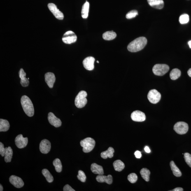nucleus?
Masks as SVG:
<instances>
[{
    "label": "nucleus",
    "mask_w": 191,
    "mask_h": 191,
    "mask_svg": "<svg viewBox=\"0 0 191 191\" xmlns=\"http://www.w3.org/2000/svg\"><path fill=\"white\" fill-rule=\"evenodd\" d=\"M147 42V39L145 37H140L129 43L127 46V49L131 52H139L145 48Z\"/></svg>",
    "instance_id": "nucleus-1"
},
{
    "label": "nucleus",
    "mask_w": 191,
    "mask_h": 191,
    "mask_svg": "<svg viewBox=\"0 0 191 191\" xmlns=\"http://www.w3.org/2000/svg\"><path fill=\"white\" fill-rule=\"evenodd\" d=\"M21 103L26 114L29 117L33 116L34 113V108L29 98L27 96H23L21 98Z\"/></svg>",
    "instance_id": "nucleus-2"
},
{
    "label": "nucleus",
    "mask_w": 191,
    "mask_h": 191,
    "mask_svg": "<svg viewBox=\"0 0 191 191\" xmlns=\"http://www.w3.org/2000/svg\"><path fill=\"white\" fill-rule=\"evenodd\" d=\"M95 141L93 138L87 137L80 141L81 146L83 147V151L87 153L93 150L95 145Z\"/></svg>",
    "instance_id": "nucleus-3"
},
{
    "label": "nucleus",
    "mask_w": 191,
    "mask_h": 191,
    "mask_svg": "<svg viewBox=\"0 0 191 191\" xmlns=\"http://www.w3.org/2000/svg\"><path fill=\"white\" fill-rule=\"evenodd\" d=\"M87 92L84 91H82L79 93L75 97V104L77 107L81 108L84 107L87 103Z\"/></svg>",
    "instance_id": "nucleus-4"
},
{
    "label": "nucleus",
    "mask_w": 191,
    "mask_h": 191,
    "mask_svg": "<svg viewBox=\"0 0 191 191\" xmlns=\"http://www.w3.org/2000/svg\"><path fill=\"white\" fill-rule=\"evenodd\" d=\"M169 70V67L167 64H157L154 66L152 72L154 74L158 76H162L167 73Z\"/></svg>",
    "instance_id": "nucleus-5"
},
{
    "label": "nucleus",
    "mask_w": 191,
    "mask_h": 191,
    "mask_svg": "<svg viewBox=\"0 0 191 191\" xmlns=\"http://www.w3.org/2000/svg\"><path fill=\"white\" fill-rule=\"evenodd\" d=\"M77 38L74 32L72 31H68L64 34L62 40L63 42L66 44H71L76 41Z\"/></svg>",
    "instance_id": "nucleus-6"
},
{
    "label": "nucleus",
    "mask_w": 191,
    "mask_h": 191,
    "mask_svg": "<svg viewBox=\"0 0 191 191\" xmlns=\"http://www.w3.org/2000/svg\"><path fill=\"white\" fill-rule=\"evenodd\" d=\"M189 127L187 124L184 122H178L175 124L174 130L178 134H185L188 130Z\"/></svg>",
    "instance_id": "nucleus-7"
},
{
    "label": "nucleus",
    "mask_w": 191,
    "mask_h": 191,
    "mask_svg": "<svg viewBox=\"0 0 191 191\" xmlns=\"http://www.w3.org/2000/svg\"><path fill=\"white\" fill-rule=\"evenodd\" d=\"M147 97L150 103L156 104L160 101L161 95L158 91L155 89H153L149 92Z\"/></svg>",
    "instance_id": "nucleus-8"
},
{
    "label": "nucleus",
    "mask_w": 191,
    "mask_h": 191,
    "mask_svg": "<svg viewBox=\"0 0 191 191\" xmlns=\"http://www.w3.org/2000/svg\"><path fill=\"white\" fill-rule=\"evenodd\" d=\"M48 6L49 9L56 18L60 20L64 19V14L58 9L57 6L55 4L52 3H49Z\"/></svg>",
    "instance_id": "nucleus-9"
},
{
    "label": "nucleus",
    "mask_w": 191,
    "mask_h": 191,
    "mask_svg": "<svg viewBox=\"0 0 191 191\" xmlns=\"http://www.w3.org/2000/svg\"><path fill=\"white\" fill-rule=\"evenodd\" d=\"M16 145L19 148H23L27 146L28 143L27 137L24 138L21 134L18 135L15 139Z\"/></svg>",
    "instance_id": "nucleus-10"
},
{
    "label": "nucleus",
    "mask_w": 191,
    "mask_h": 191,
    "mask_svg": "<svg viewBox=\"0 0 191 191\" xmlns=\"http://www.w3.org/2000/svg\"><path fill=\"white\" fill-rule=\"evenodd\" d=\"M131 118L132 120L136 122H142L145 120V115L143 112L136 110L133 112L131 114Z\"/></svg>",
    "instance_id": "nucleus-11"
},
{
    "label": "nucleus",
    "mask_w": 191,
    "mask_h": 191,
    "mask_svg": "<svg viewBox=\"0 0 191 191\" xmlns=\"http://www.w3.org/2000/svg\"><path fill=\"white\" fill-rule=\"evenodd\" d=\"M51 145L49 141L46 139H44L41 142L40 144L39 149L40 151L43 154H47L50 151Z\"/></svg>",
    "instance_id": "nucleus-12"
},
{
    "label": "nucleus",
    "mask_w": 191,
    "mask_h": 191,
    "mask_svg": "<svg viewBox=\"0 0 191 191\" xmlns=\"http://www.w3.org/2000/svg\"><path fill=\"white\" fill-rule=\"evenodd\" d=\"M48 119L49 123L56 127H60L62 125V122L60 119L57 118L52 112L48 114Z\"/></svg>",
    "instance_id": "nucleus-13"
},
{
    "label": "nucleus",
    "mask_w": 191,
    "mask_h": 191,
    "mask_svg": "<svg viewBox=\"0 0 191 191\" xmlns=\"http://www.w3.org/2000/svg\"><path fill=\"white\" fill-rule=\"evenodd\" d=\"M9 181L12 185L17 188H21L23 187L24 185L22 179L14 175H12L10 177Z\"/></svg>",
    "instance_id": "nucleus-14"
},
{
    "label": "nucleus",
    "mask_w": 191,
    "mask_h": 191,
    "mask_svg": "<svg viewBox=\"0 0 191 191\" xmlns=\"http://www.w3.org/2000/svg\"><path fill=\"white\" fill-rule=\"evenodd\" d=\"M94 61L95 59L93 57H90L86 58L83 62L84 67L89 71L93 70L94 68Z\"/></svg>",
    "instance_id": "nucleus-15"
},
{
    "label": "nucleus",
    "mask_w": 191,
    "mask_h": 191,
    "mask_svg": "<svg viewBox=\"0 0 191 191\" xmlns=\"http://www.w3.org/2000/svg\"><path fill=\"white\" fill-rule=\"evenodd\" d=\"M45 78L47 84L50 88H52L56 80L55 74L51 72L47 73L45 75Z\"/></svg>",
    "instance_id": "nucleus-16"
},
{
    "label": "nucleus",
    "mask_w": 191,
    "mask_h": 191,
    "mask_svg": "<svg viewBox=\"0 0 191 191\" xmlns=\"http://www.w3.org/2000/svg\"><path fill=\"white\" fill-rule=\"evenodd\" d=\"M96 180L100 183L106 182L109 185H111L113 182V177L111 175H108V176H104L103 175H99L96 177Z\"/></svg>",
    "instance_id": "nucleus-17"
},
{
    "label": "nucleus",
    "mask_w": 191,
    "mask_h": 191,
    "mask_svg": "<svg viewBox=\"0 0 191 191\" xmlns=\"http://www.w3.org/2000/svg\"><path fill=\"white\" fill-rule=\"evenodd\" d=\"M149 5L152 7L161 9L164 7V1L163 0H147Z\"/></svg>",
    "instance_id": "nucleus-18"
},
{
    "label": "nucleus",
    "mask_w": 191,
    "mask_h": 191,
    "mask_svg": "<svg viewBox=\"0 0 191 191\" xmlns=\"http://www.w3.org/2000/svg\"><path fill=\"white\" fill-rule=\"evenodd\" d=\"M19 77L21 79L20 83L23 87H27L29 83V80L26 78V73L22 68H21L19 72Z\"/></svg>",
    "instance_id": "nucleus-19"
},
{
    "label": "nucleus",
    "mask_w": 191,
    "mask_h": 191,
    "mask_svg": "<svg viewBox=\"0 0 191 191\" xmlns=\"http://www.w3.org/2000/svg\"><path fill=\"white\" fill-rule=\"evenodd\" d=\"M91 170V171L94 174L99 175L104 174V171H103L102 166L98 165V164L96 163H93L92 164Z\"/></svg>",
    "instance_id": "nucleus-20"
},
{
    "label": "nucleus",
    "mask_w": 191,
    "mask_h": 191,
    "mask_svg": "<svg viewBox=\"0 0 191 191\" xmlns=\"http://www.w3.org/2000/svg\"><path fill=\"white\" fill-rule=\"evenodd\" d=\"M114 152V149L112 147H109L106 151L101 152V157L104 159H107L108 157L111 158L113 157Z\"/></svg>",
    "instance_id": "nucleus-21"
},
{
    "label": "nucleus",
    "mask_w": 191,
    "mask_h": 191,
    "mask_svg": "<svg viewBox=\"0 0 191 191\" xmlns=\"http://www.w3.org/2000/svg\"><path fill=\"white\" fill-rule=\"evenodd\" d=\"M13 155V151L11 147H6L4 155L5 162H11Z\"/></svg>",
    "instance_id": "nucleus-22"
},
{
    "label": "nucleus",
    "mask_w": 191,
    "mask_h": 191,
    "mask_svg": "<svg viewBox=\"0 0 191 191\" xmlns=\"http://www.w3.org/2000/svg\"><path fill=\"white\" fill-rule=\"evenodd\" d=\"M10 124L8 120L1 119H0V131L6 132L10 128Z\"/></svg>",
    "instance_id": "nucleus-23"
},
{
    "label": "nucleus",
    "mask_w": 191,
    "mask_h": 191,
    "mask_svg": "<svg viewBox=\"0 0 191 191\" xmlns=\"http://www.w3.org/2000/svg\"><path fill=\"white\" fill-rule=\"evenodd\" d=\"M117 36L116 33L113 31H107L103 33V39L106 41H111L115 39Z\"/></svg>",
    "instance_id": "nucleus-24"
},
{
    "label": "nucleus",
    "mask_w": 191,
    "mask_h": 191,
    "mask_svg": "<svg viewBox=\"0 0 191 191\" xmlns=\"http://www.w3.org/2000/svg\"><path fill=\"white\" fill-rule=\"evenodd\" d=\"M173 175L177 177H180L182 176V173L179 169L177 167L176 164L173 161H171L170 163Z\"/></svg>",
    "instance_id": "nucleus-25"
},
{
    "label": "nucleus",
    "mask_w": 191,
    "mask_h": 191,
    "mask_svg": "<svg viewBox=\"0 0 191 191\" xmlns=\"http://www.w3.org/2000/svg\"><path fill=\"white\" fill-rule=\"evenodd\" d=\"M90 4L86 1L83 5L82 10V16L84 19H87L88 16Z\"/></svg>",
    "instance_id": "nucleus-26"
},
{
    "label": "nucleus",
    "mask_w": 191,
    "mask_h": 191,
    "mask_svg": "<svg viewBox=\"0 0 191 191\" xmlns=\"http://www.w3.org/2000/svg\"><path fill=\"white\" fill-rule=\"evenodd\" d=\"M113 165L115 171L120 172L125 168V165L122 161L117 160L114 162Z\"/></svg>",
    "instance_id": "nucleus-27"
},
{
    "label": "nucleus",
    "mask_w": 191,
    "mask_h": 191,
    "mask_svg": "<svg viewBox=\"0 0 191 191\" xmlns=\"http://www.w3.org/2000/svg\"><path fill=\"white\" fill-rule=\"evenodd\" d=\"M181 75V72L180 70L175 68L172 70L170 73V76L171 79L172 80H175L177 79Z\"/></svg>",
    "instance_id": "nucleus-28"
},
{
    "label": "nucleus",
    "mask_w": 191,
    "mask_h": 191,
    "mask_svg": "<svg viewBox=\"0 0 191 191\" xmlns=\"http://www.w3.org/2000/svg\"><path fill=\"white\" fill-rule=\"evenodd\" d=\"M140 174L145 181L148 182L150 180V171L146 168H143L140 171Z\"/></svg>",
    "instance_id": "nucleus-29"
},
{
    "label": "nucleus",
    "mask_w": 191,
    "mask_h": 191,
    "mask_svg": "<svg viewBox=\"0 0 191 191\" xmlns=\"http://www.w3.org/2000/svg\"><path fill=\"white\" fill-rule=\"evenodd\" d=\"M43 176L46 178V180L49 183H52L54 180V178L50 172L46 169H44L42 171Z\"/></svg>",
    "instance_id": "nucleus-30"
},
{
    "label": "nucleus",
    "mask_w": 191,
    "mask_h": 191,
    "mask_svg": "<svg viewBox=\"0 0 191 191\" xmlns=\"http://www.w3.org/2000/svg\"><path fill=\"white\" fill-rule=\"evenodd\" d=\"M53 165L55 167L56 171L60 172L62 170V165L61 161L59 159H56L54 161Z\"/></svg>",
    "instance_id": "nucleus-31"
},
{
    "label": "nucleus",
    "mask_w": 191,
    "mask_h": 191,
    "mask_svg": "<svg viewBox=\"0 0 191 191\" xmlns=\"http://www.w3.org/2000/svg\"><path fill=\"white\" fill-rule=\"evenodd\" d=\"M189 20V15L187 14L182 15L180 17L179 22L180 24H185L187 23Z\"/></svg>",
    "instance_id": "nucleus-32"
},
{
    "label": "nucleus",
    "mask_w": 191,
    "mask_h": 191,
    "mask_svg": "<svg viewBox=\"0 0 191 191\" xmlns=\"http://www.w3.org/2000/svg\"><path fill=\"white\" fill-rule=\"evenodd\" d=\"M127 179L131 183H134L137 181L138 177L135 173H131L128 176Z\"/></svg>",
    "instance_id": "nucleus-33"
},
{
    "label": "nucleus",
    "mask_w": 191,
    "mask_h": 191,
    "mask_svg": "<svg viewBox=\"0 0 191 191\" xmlns=\"http://www.w3.org/2000/svg\"><path fill=\"white\" fill-rule=\"evenodd\" d=\"M77 178L80 181L82 182H85L86 180L87 177L85 173L83 171L79 170L78 171Z\"/></svg>",
    "instance_id": "nucleus-34"
},
{
    "label": "nucleus",
    "mask_w": 191,
    "mask_h": 191,
    "mask_svg": "<svg viewBox=\"0 0 191 191\" xmlns=\"http://www.w3.org/2000/svg\"><path fill=\"white\" fill-rule=\"evenodd\" d=\"M138 15V11L136 10H132L127 13L126 17L127 19H131L134 18Z\"/></svg>",
    "instance_id": "nucleus-35"
},
{
    "label": "nucleus",
    "mask_w": 191,
    "mask_h": 191,
    "mask_svg": "<svg viewBox=\"0 0 191 191\" xmlns=\"http://www.w3.org/2000/svg\"><path fill=\"white\" fill-rule=\"evenodd\" d=\"M184 158L186 163L191 168V155L186 152L184 154Z\"/></svg>",
    "instance_id": "nucleus-36"
},
{
    "label": "nucleus",
    "mask_w": 191,
    "mask_h": 191,
    "mask_svg": "<svg viewBox=\"0 0 191 191\" xmlns=\"http://www.w3.org/2000/svg\"><path fill=\"white\" fill-rule=\"evenodd\" d=\"M5 152H6V148H4V145L3 143L0 142V154L1 156H4Z\"/></svg>",
    "instance_id": "nucleus-37"
},
{
    "label": "nucleus",
    "mask_w": 191,
    "mask_h": 191,
    "mask_svg": "<svg viewBox=\"0 0 191 191\" xmlns=\"http://www.w3.org/2000/svg\"><path fill=\"white\" fill-rule=\"evenodd\" d=\"M63 190L64 191H75V190L73 189L70 186L67 185L64 186Z\"/></svg>",
    "instance_id": "nucleus-38"
},
{
    "label": "nucleus",
    "mask_w": 191,
    "mask_h": 191,
    "mask_svg": "<svg viewBox=\"0 0 191 191\" xmlns=\"http://www.w3.org/2000/svg\"><path fill=\"white\" fill-rule=\"evenodd\" d=\"M134 155L136 158L137 159H139L141 158L142 157L141 152L139 151H136L134 152Z\"/></svg>",
    "instance_id": "nucleus-39"
},
{
    "label": "nucleus",
    "mask_w": 191,
    "mask_h": 191,
    "mask_svg": "<svg viewBox=\"0 0 191 191\" xmlns=\"http://www.w3.org/2000/svg\"><path fill=\"white\" fill-rule=\"evenodd\" d=\"M171 191H183V189L182 187H177V188H175L174 189H173V190H172Z\"/></svg>",
    "instance_id": "nucleus-40"
},
{
    "label": "nucleus",
    "mask_w": 191,
    "mask_h": 191,
    "mask_svg": "<svg viewBox=\"0 0 191 191\" xmlns=\"http://www.w3.org/2000/svg\"><path fill=\"white\" fill-rule=\"evenodd\" d=\"M145 152L147 153H150V150L149 147L147 146L145 147Z\"/></svg>",
    "instance_id": "nucleus-41"
},
{
    "label": "nucleus",
    "mask_w": 191,
    "mask_h": 191,
    "mask_svg": "<svg viewBox=\"0 0 191 191\" xmlns=\"http://www.w3.org/2000/svg\"><path fill=\"white\" fill-rule=\"evenodd\" d=\"M187 74H188L189 76L191 77V68L189 69L187 71Z\"/></svg>",
    "instance_id": "nucleus-42"
},
{
    "label": "nucleus",
    "mask_w": 191,
    "mask_h": 191,
    "mask_svg": "<svg viewBox=\"0 0 191 191\" xmlns=\"http://www.w3.org/2000/svg\"><path fill=\"white\" fill-rule=\"evenodd\" d=\"M3 190V187L1 185H0V191H2Z\"/></svg>",
    "instance_id": "nucleus-43"
},
{
    "label": "nucleus",
    "mask_w": 191,
    "mask_h": 191,
    "mask_svg": "<svg viewBox=\"0 0 191 191\" xmlns=\"http://www.w3.org/2000/svg\"><path fill=\"white\" fill-rule=\"evenodd\" d=\"M189 47L191 49V41H189L188 43Z\"/></svg>",
    "instance_id": "nucleus-44"
},
{
    "label": "nucleus",
    "mask_w": 191,
    "mask_h": 191,
    "mask_svg": "<svg viewBox=\"0 0 191 191\" xmlns=\"http://www.w3.org/2000/svg\"><path fill=\"white\" fill-rule=\"evenodd\" d=\"M97 63H99V61H97Z\"/></svg>",
    "instance_id": "nucleus-45"
},
{
    "label": "nucleus",
    "mask_w": 191,
    "mask_h": 191,
    "mask_svg": "<svg viewBox=\"0 0 191 191\" xmlns=\"http://www.w3.org/2000/svg\"><path fill=\"white\" fill-rule=\"evenodd\" d=\"M28 79L29 80V78H28Z\"/></svg>",
    "instance_id": "nucleus-46"
}]
</instances>
